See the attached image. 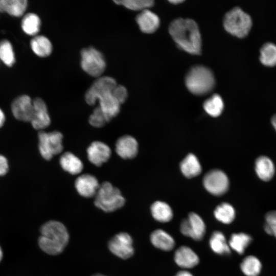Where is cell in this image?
Here are the masks:
<instances>
[{
	"mask_svg": "<svg viewBox=\"0 0 276 276\" xmlns=\"http://www.w3.org/2000/svg\"><path fill=\"white\" fill-rule=\"evenodd\" d=\"M11 111L16 119L24 122H30L33 112V101L27 95L20 96L13 101Z\"/></svg>",
	"mask_w": 276,
	"mask_h": 276,
	"instance_id": "13",
	"label": "cell"
},
{
	"mask_svg": "<svg viewBox=\"0 0 276 276\" xmlns=\"http://www.w3.org/2000/svg\"><path fill=\"white\" fill-rule=\"evenodd\" d=\"M252 240L251 237L246 233H234L231 235L228 243L231 249L239 255H242Z\"/></svg>",
	"mask_w": 276,
	"mask_h": 276,
	"instance_id": "28",
	"label": "cell"
},
{
	"mask_svg": "<svg viewBox=\"0 0 276 276\" xmlns=\"http://www.w3.org/2000/svg\"><path fill=\"white\" fill-rule=\"evenodd\" d=\"M117 85L114 79L108 76L99 77L86 91L85 100L89 105H94L101 95L112 92Z\"/></svg>",
	"mask_w": 276,
	"mask_h": 276,
	"instance_id": "11",
	"label": "cell"
},
{
	"mask_svg": "<svg viewBox=\"0 0 276 276\" xmlns=\"http://www.w3.org/2000/svg\"><path fill=\"white\" fill-rule=\"evenodd\" d=\"M30 46L33 52L40 57H47L52 52L53 47L50 40L43 35H37L31 40Z\"/></svg>",
	"mask_w": 276,
	"mask_h": 276,
	"instance_id": "24",
	"label": "cell"
},
{
	"mask_svg": "<svg viewBox=\"0 0 276 276\" xmlns=\"http://www.w3.org/2000/svg\"><path fill=\"white\" fill-rule=\"evenodd\" d=\"M6 120V117L4 112L0 108V128L4 124Z\"/></svg>",
	"mask_w": 276,
	"mask_h": 276,
	"instance_id": "41",
	"label": "cell"
},
{
	"mask_svg": "<svg viewBox=\"0 0 276 276\" xmlns=\"http://www.w3.org/2000/svg\"><path fill=\"white\" fill-rule=\"evenodd\" d=\"M114 2L133 11H143L151 7L154 5L152 0H117Z\"/></svg>",
	"mask_w": 276,
	"mask_h": 276,
	"instance_id": "35",
	"label": "cell"
},
{
	"mask_svg": "<svg viewBox=\"0 0 276 276\" xmlns=\"http://www.w3.org/2000/svg\"><path fill=\"white\" fill-rule=\"evenodd\" d=\"M97 101L99 102V106L109 121L119 114L121 104L113 97L111 92L101 95Z\"/></svg>",
	"mask_w": 276,
	"mask_h": 276,
	"instance_id": "19",
	"label": "cell"
},
{
	"mask_svg": "<svg viewBox=\"0 0 276 276\" xmlns=\"http://www.w3.org/2000/svg\"><path fill=\"white\" fill-rule=\"evenodd\" d=\"M93 276H106V275H104L103 274H100V273H97V274H94Z\"/></svg>",
	"mask_w": 276,
	"mask_h": 276,
	"instance_id": "45",
	"label": "cell"
},
{
	"mask_svg": "<svg viewBox=\"0 0 276 276\" xmlns=\"http://www.w3.org/2000/svg\"><path fill=\"white\" fill-rule=\"evenodd\" d=\"M135 20L141 31L147 34L154 32L160 24L158 16L148 9L142 11L136 16Z\"/></svg>",
	"mask_w": 276,
	"mask_h": 276,
	"instance_id": "18",
	"label": "cell"
},
{
	"mask_svg": "<svg viewBox=\"0 0 276 276\" xmlns=\"http://www.w3.org/2000/svg\"><path fill=\"white\" fill-rule=\"evenodd\" d=\"M185 83L188 89L196 95H204L211 92L215 80L212 71L203 66L192 67L187 74Z\"/></svg>",
	"mask_w": 276,
	"mask_h": 276,
	"instance_id": "3",
	"label": "cell"
},
{
	"mask_svg": "<svg viewBox=\"0 0 276 276\" xmlns=\"http://www.w3.org/2000/svg\"><path fill=\"white\" fill-rule=\"evenodd\" d=\"M40 26L41 20L35 13H27L21 20V26L22 30L30 36L36 35L40 30Z\"/></svg>",
	"mask_w": 276,
	"mask_h": 276,
	"instance_id": "30",
	"label": "cell"
},
{
	"mask_svg": "<svg viewBox=\"0 0 276 276\" xmlns=\"http://www.w3.org/2000/svg\"><path fill=\"white\" fill-rule=\"evenodd\" d=\"M264 229L266 234L276 238V211H270L266 214Z\"/></svg>",
	"mask_w": 276,
	"mask_h": 276,
	"instance_id": "37",
	"label": "cell"
},
{
	"mask_svg": "<svg viewBox=\"0 0 276 276\" xmlns=\"http://www.w3.org/2000/svg\"><path fill=\"white\" fill-rule=\"evenodd\" d=\"M38 149L41 156L46 160H50L63 150L62 134L58 131L47 132L40 131L38 134Z\"/></svg>",
	"mask_w": 276,
	"mask_h": 276,
	"instance_id": "7",
	"label": "cell"
},
{
	"mask_svg": "<svg viewBox=\"0 0 276 276\" xmlns=\"http://www.w3.org/2000/svg\"><path fill=\"white\" fill-rule=\"evenodd\" d=\"M9 164L7 159L0 154V176L5 175L8 171Z\"/></svg>",
	"mask_w": 276,
	"mask_h": 276,
	"instance_id": "39",
	"label": "cell"
},
{
	"mask_svg": "<svg viewBox=\"0 0 276 276\" xmlns=\"http://www.w3.org/2000/svg\"><path fill=\"white\" fill-rule=\"evenodd\" d=\"M151 212L154 219L160 222H168L173 218L172 209L167 203L163 201L154 202L151 206Z\"/></svg>",
	"mask_w": 276,
	"mask_h": 276,
	"instance_id": "27",
	"label": "cell"
},
{
	"mask_svg": "<svg viewBox=\"0 0 276 276\" xmlns=\"http://www.w3.org/2000/svg\"><path fill=\"white\" fill-rule=\"evenodd\" d=\"M209 245L211 249L216 254L229 255L231 248L224 234L220 231L214 232L210 238Z\"/></svg>",
	"mask_w": 276,
	"mask_h": 276,
	"instance_id": "25",
	"label": "cell"
},
{
	"mask_svg": "<svg viewBox=\"0 0 276 276\" xmlns=\"http://www.w3.org/2000/svg\"><path fill=\"white\" fill-rule=\"evenodd\" d=\"M271 124L276 131V113L274 114L271 119Z\"/></svg>",
	"mask_w": 276,
	"mask_h": 276,
	"instance_id": "42",
	"label": "cell"
},
{
	"mask_svg": "<svg viewBox=\"0 0 276 276\" xmlns=\"http://www.w3.org/2000/svg\"><path fill=\"white\" fill-rule=\"evenodd\" d=\"M169 31L180 49L191 54L200 53L201 35L195 21L189 18L176 19L170 24Z\"/></svg>",
	"mask_w": 276,
	"mask_h": 276,
	"instance_id": "1",
	"label": "cell"
},
{
	"mask_svg": "<svg viewBox=\"0 0 276 276\" xmlns=\"http://www.w3.org/2000/svg\"><path fill=\"white\" fill-rule=\"evenodd\" d=\"M27 6L26 0H0V12L20 17L26 11Z\"/></svg>",
	"mask_w": 276,
	"mask_h": 276,
	"instance_id": "23",
	"label": "cell"
},
{
	"mask_svg": "<svg viewBox=\"0 0 276 276\" xmlns=\"http://www.w3.org/2000/svg\"><path fill=\"white\" fill-rule=\"evenodd\" d=\"M110 121L98 106L94 110L88 119L89 123L95 127H103Z\"/></svg>",
	"mask_w": 276,
	"mask_h": 276,
	"instance_id": "36",
	"label": "cell"
},
{
	"mask_svg": "<svg viewBox=\"0 0 276 276\" xmlns=\"http://www.w3.org/2000/svg\"><path fill=\"white\" fill-rule=\"evenodd\" d=\"M203 185L206 190L212 194L220 196L228 190L229 181L226 175L220 170H212L204 176Z\"/></svg>",
	"mask_w": 276,
	"mask_h": 276,
	"instance_id": "10",
	"label": "cell"
},
{
	"mask_svg": "<svg viewBox=\"0 0 276 276\" xmlns=\"http://www.w3.org/2000/svg\"><path fill=\"white\" fill-rule=\"evenodd\" d=\"M214 215L216 219L223 224H230L235 218L236 213L233 206L228 203H222L217 206Z\"/></svg>",
	"mask_w": 276,
	"mask_h": 276,
	"instance_id": "31",
	"label": "cell"
},
{
	"mask_svg": "<svg viewBox=\"0 0 276 276\" xmlns=\"http://www.w3.org/2000/svg\"><path fill=\"white\" fill-rule=\"evenodd\" d=\"M80 55L82 70L91 76L99 77L106 66L103 54L95 48L90 47L82 49Z\"/></svg>",
	"mask_w": 276,
	"mask_h": 276,
	"instance_id": "6",
	"label": "cell"
},
{
	"mask_svg": "<svg viewBox=\"0 0 276 276\" xmlns=\"http://www.w3.org/2000/svg\"><path fill=\"white\" fill-rule=\"evenodd\" d=\"M59 163L61 168L65 171L72 175L79 174L83 168L81 160L70 152H66L62 154Z\"/></svg>",
	"mask_w": 276,
	"mask_h": 276,
	"instance_id": "22",
	"label": "cell"
},
{
	"mask_svg": "<svg viewBox=\"0 0 276 276\" xmlns=\"http://www.w3.org/2000/svg\"><path fill=\"white\" fill-rule=\"evenodd\" d=\"M262 268V264L260 260L252 255L245 257L240 264V269L246 276H258Z\"/></svg>",
	"mask_w": 276,
	"mask_h": 276,
	"instance_id": "29",
	"label": "cell"
},
{
	"mask_svg": "<svg viewBox=\"0 0 276 276\" xmlns=\"http://www.w3.org/2000/svg\"><path fill=\"white\" fill-rule=\"evenodd\" d=\"M150 239L151 243L155 247L164 251L171 250L175 244L173 238L162 229L153 231L150 235Z\"/></svg>",
	"mask_w": 276,
	"mask_h": 276,
	"instance_id": "20",
	"label": "cell"
},
{
	"mask_svg": "<svg viewBox=\"0 0 276 276\" xmlns=\"http://www.w3.org/2000/svg\"><path fill=\"white\" fill-rule=\"evenodd\" d=\"M33 112L30 122L34 128L40 131L47 128L51 124V118L47 105L41 98L33 101Z\"/></svg>",
	"mask_w": 276,
	"mask_h": 276,
	"instance_id": "12",
	"label": "cell"
},
{
	"mask_svg": "<svg viewBox=\"0 0 276 276\" xmlns=\"http://www.w3.org/2000/svg\"><path fill=\"white\" fill-rule=\"evenodd\" d=\"M0 60L8 66H12L15 62L12 44L7 40L0 41Z\"/></svg>",
	"mask_w": 276,
	"mask_h": 276,
	"instance_id": "34",
	"label": "cell"
},
{
	"mask_svg": "<svg viewBox=\"0 0 276 276\" xmlns=\"http://www.w3.org/2000/svg\"><path fill=\"white\" fill-rule=\"evenodd\" d=\"M183 1L182 0H174V1H169V2L172 3L173 4H178L179 3H182Z\"/></svg>",
	"mask_w": 276,
	"mask_h": 276,
	"instance_id": "43",
	"label": "cell"
},
{
	"mask_svg": "<svg viewBox=\"0 0 276 276\" xmlns=\"http://www.w3.org/2000/svg\"><path fill=\"white\" fill-rule=\"evenodd\" d=\"M2 258H3V251H2V248H1V247L0 246V262L2 259Z\"/></svg>",
	"mask_w": 276,
	"mask_h": 276,
	"instance_id": "44",
	"label": "cell"
},
{
	"mask_svg": "<svg viewBox=\"0 0 276 276\" xmlns=\"http://www.w3.org/2000/svg\"><path fill=\"white\" fill-rule=\"evenodd\" d=\"M38 245L42 250L51 255L61 253L69 241V234L61 222L51 220L40 227Z\"/></svg>",
	"mask_w": 276,
	"mask_h": 276,
	"instance_id": "2",
	"label": "cell"
},
{
	"mask_svg": "<svg viewBox=\"0 0 276 276\" xmlns=\"http://www.w3.org/2000/svg\"><path fill=\"white\" fill-rule=\"evenodd\" d=\"M125 203L121 191L111 183L105 181L100 185L94 201L98 208L105 212H112L121 208Z\"/></svg>",
	"mask_w": 276,
	"mask_h": 276,
	"instance_id": "4",
	"label": "cell"
},
{
	"mask_svg": "<svg viewBox=\"0 0 276 276\" xmlns=\"http://www.w3.org/2000/svg\"><path fill=\"white\" fill-rule=\"evenodd\" d=\"M203 108L208 114L217 117L221 114L223 110V100L219 95L215 94L204 102Z\"/></svg>",
	"mask_w": 276,
	"mask_h": 276,
	"instance_id": "33",
	"label": "cell"
},
{
	"mask_svg": "<svg viewBox=\"0 0 276 276\" xmlns=\"http://www.w3.org/2000/svg\"><path fill=\"white\" fill-rule=\"evenodd\" d=\"M108 247L113 255L122 259H127L134 254L133 240L127 233H119L109 241Z\"/></svg>",
	"mask_w": 276,
	"mask_h": 276,
	"instance_id": "8",
	"label": "cell"
},
{
	"mask_svg": "<svg viewBox=\"0 0 276 276\" xmlns=\"http://www.w3.org/2000/svg\"><path fill=\"white\" fill-rule=\"evenodd\" d=\"M174 260L180 267L188 269L196 266L199 262L197 254L187 246H181L175 251Z\"/></svg>",
	"mask_w": 276,
	"mask_h": 276,
	"instance_id": "17",
	"label": "cell"
},
{
	"mask_svg": "<svg viewBox=\"0 0 276 276\" xmlns=\"http://www.w3.org/2000/svg\"><path fill=\"white\" fill-rule=\"evenodd\" d=\"M75 186L81 196L89 198L96 195L100 185L95 176L90 174H84L77 178Z\"/></svg>",
	"mask_w": 276,
	"mask_h": 276,
	"instance_id": "15",
	"label": "cell"
},
{
	"mask_svg": "<svg viewBox=\"0 0 276 276\" xmlns=\"http://www.w3.org/2000/svg\"><path fill=\"white\" fill-rule=\"evenodd\" d=\"M109 147L102 142L95 141L87 149V158L93 165L99 167L108 161L111 156Z\"/></svg>",
	"mask_w": 276,
	"mask_h": 276,
	"instance_id": "14",
	"label": "cell"
},
{
	"mask_svg": "<svg viewBox=\"0 0 276 276\" xmlns=\"http://www.w3.org/2000/svg\"><path fill=\"white\" fill-rule=\"evenodd\" d=\"M115 146L118 155L124 159L133 158L138 152L137 142L131 135H125L119 138Z\"/></svg>",
	"mask_w": 276,
	"mask_h": 276,
	"instance_id": "16",
	"label": "cell"
},
{
	"mask_svg": "<svg viewBox=\"0 0 276 276\" xmlns=\"http://www.w3.org/2000/svg\"><path fill=\"white\" fill-rule=\"evenodd\" d=\"M111 94L120 104L124 103L128 97L127 89L121 85H117L112 90Z\"/></svg>",
	"mask_w": 276,
	"mask_h": 276,
	"instance_id": "38",
	"label": "cell"
},
{
	"mask_svg": "<svg viewBox=\"0 0 276 276\" xmlns=\"http://www.w3.org/2000/svg\"><path fill=\"white\" fill-rule=\"evenodd\" d=\"M205 224L197 214L191 212L188 217L183 220L180 225L181 233L195 241L202 240L205 234Z\"/></svg>",
	"mask_w": 276,
	"mask_h": 276,
	"instance_id": "9",
	"label": "cell"
},
{
	"mask_svg": "<svg viewBox=\"0 0 276 276\" xmlns=\"http://www.w3.org/2000/svg\"><path fill=\"white\" fill-rule=\"evenodd\" d=\"M180 170L183 174L188 178H192L201 173V166L197 158L193 154H188L181 162Z\"/></svg>",
	"mask_w": 276,
	"mask_h": 276,
	"instance_id": "26",
	"label": "cell"
},
{
	"mask_svg": "<svg viewBox=\"0 0 276 276\" xmlns=\"http://www.w3.org/2000/svg\"><path fill=\"white\" fill-rule=\"evenodd\" d=\"M260 60L264 65H276V45L272 42L264 43L260 49Z\"/></svg>",
	"mask_w": 276,
	"mask_h": 276,
	"instance_id": "32",
	"label": "cell"
},
{
	"mask_svg": "<svg viewBox=\"0 0 276 276\" xmlns=\"http://www.w3.org/2000/svg\"><path fill=\"white\" fill-rule=\"evenodd\" d=\"M255 171L262 180L268 181L273 177L275 167L270 158L266 156H260L255 162Z\"/></svg>",
	"mask_w": 276,
	"mask_h": 276,
	"instance_id": "21",
	"label": "cell"
},
{
	"mask_svg": "<svg viewBox=\"0 0 276 276\" xmlns=\"http://www.w3.org/2000/svg\"><path fill=\"white\" fill-rule=\"evenodd\" d=\"M174 276H193V275L187 270H181L177 272Z\"/></svg>",
	"mask_w": 276,
	"mask_h": 276,
	"instance_id": "40",
	"label": "cell"
},
{
	"mask_svg": "<svg viewBox=\"0 0 276 276\" xmlns=\"http://www.w3.org/2000/svg\"><path fill=\"white\" fill-rule=\"evenodd\" d=\"M223 26L229 34L239 38H243L249 33L252 19L249 15L240 8L236 7L228 12L223 19Z\"/></svg>",
	"mask_w": 276,
	"mask_h": 276,
	"instance_id": "5",
	"label": "cell"
}]
</instances>
